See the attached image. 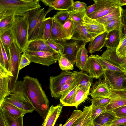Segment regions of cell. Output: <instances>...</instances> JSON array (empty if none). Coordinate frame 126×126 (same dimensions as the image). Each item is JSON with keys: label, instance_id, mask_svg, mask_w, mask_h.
Segmentation results:
<instances>
[{"label": "cell", "instance_id": "6da1fadb", "mask_svg": "<svg viewBox=\"0 0 126 126\" xmlns=\"http://www.w3.org/2000/svg\"><path fill=\"white\" fill-rule=\"evenodd\" d=\"M23 81L35 110L44 120L49 109V102L40 83L37 78L28 75L23 77Z\"/></svg>", "mask_w": 126, "mask_h": 126}, {"label": "cell", "instance_id": "7a4b0ae2", "mask_svg": "<svg viewBox=\"0 0 126 126\" xmlns=\"http://www.w3.org/2000/svg\"><path fill=\"white\" fill-rule=\"evenodd\" d=\"M39 0H0V20L10 16H22L41 8Z\"/></svg>", "mask_w": 126, "mask_h": 126}, {"label": "cell", "instance_id": "3957f363", "mask_svg": "<svg viewBox=\"0 0 126 126\" xmlns=\"http://www.w3.org/2000/svg\"><path fill=\"white\" fill-rule=\"evenodd\" d=\"M53 9L50 8L46 10L45 8H39L26 14L29 22L28 42L36 40H43L46 17Z\"/></svg>", "mask_w": 126, "mask_h": 126}, {"label": "cell", "instance_id": "277c9868", "mask_svg": "<svg viewBox=\"0 0 126 126\" xmlns=\"http://www.w3.org/2000/svg\"><path fill=\"white\" fill-rule=\"evenodd\" d=\"M4 101L10 103L22 110L26 113L32 112L35 110L28 95L24 82L18 80L9 95Z\"/></svg>", "mask_w": 126, "mask_h": 126}, {"label": "cell", "instance_id": "5b68a950", "mask_svg": "<svg viewBox=\"0 0 126 126\" xmlns=\"http://www.w3.org/2000/svg\"><path fill=\"white\" fill-rule=\"evenodd\" d=\"M29 22L26 15L14 16L10 29L16 43L21 53L23 52L28 43Z\"/></svg>", "mask_w": 126, "mask_h": 126}, {"label": "cell", "instance_id": "8992f818", "mask_svg": "<svg viewBox=\"0 0 126 126\" xmlns=\"http://www.w3.org/2000/svg\"><path fill=\"white\" fill-rule=\"evenodd\" d=\"M21 53L18 46L13 42L8 51L9 67L8 71L11 76L9 82L10 91L13 89L18 81Z\"/></svg>", "mask_w": 126, "mask_h": 126}, {"label": "cell", "instance_id": "52a82bcc", "mask_svg": "<svg viewBox=\"0 0 126 126\" xmlns=\"http://www.w3.org/2000/svg\"><path fill=\"white\" fill-rule=\"evenodd\" d=\"M23 53L31 62L49 66L59 59L61 54L43 51H31L25 49Z\"/></svg>", "mask_w": 126, "mask_h": 126}, {"label": "cell", "instance_id": "ba28073f", "mask_svg": "<svg viewBox=\"0 0 126 126\" xmlns=\"http://www.w3.org/2000/svg\"><path fill=\"white\" fill-rule=\"evenodd\" d=\"M75 72L64 71L59 75L50 76L49 79V89L51 96L55 98H59V93L63 86L74 75Z\"/></svg>", "mask_w": 126, "mask_h": 126}, {"label": "cell", "instance_id": "9c48e42d", "mask_svg": "<svg viewBox=\"0 0 126 126\" xmlns=\"http://www.w3.org/2000/svg\"><path fill=\"white\" fill-rule=\"evenodd\" d=\"M103 75L104 80L110 90L124 91L123 84L126 81V74L124 72L107 70Z\"/></svg>", "mask_w": 126, "mask_h": 126}, {"label": "cell", "instance_id": "30bf717a", "mask_svg": "<svg viewBox=\"0 0 126 126\" xmlns=\"http://www.w3.org/2000/svg\"><path fill=\"white\" fill-rule=\"evenodd\" d=\"M96 3L94 12L88 16L94 19L101 17L111 13L118 7V0H93Z\"/></svg>", "mask_w": 126, "mask_h": 126}, {"label": "cell", "instance_id": "8fae6325", "mask_svg": "<svg viewBox=\"0 0 126 126\" xmlns=\"http://www.w3.org/2000/svg\"><path fill=\"white\" fill-rule=\"evenodd\" d=\"M88 73L93 78L98 79L104 75L105 71L95 55L92 54L88 58L83 71Z\"/></svg>", "mask_w": 126, "mask_h": 126}, {"label": "cell", "instance_id": "7c38bea8", "mask_svg": "<svg viewBox=\"0 0 126 126\" xmlns=\"http://www.w3.org/2000/svg\"><path fill=\"white\" fill-rule=\"evenodd\" d=\"M82 24L94 38L106 31L103 24L98 22L95 19L89 17L86 14Z\"/></svg>", "mask_w": 126, "mask_h": 126}, {"label": "cell", "instance_id": "4fadbf2b", "mask_svg": "<svg viewBox=\"0 0 126 126\" xmlns=\"http://www.w3.org/2000/svg\"><path fill=\"white\" fill-rule=\"evenodd\" d=\"M11 77L9 72L0 65V106L10 93L9 82Z\"/></svg>", "mask_w": 126, "mask_h": 126}, {"label": "cell", "instance_id": "5bb4252c", "mask_svg": "<svg viewBox=\"0 0 126 126\" xmlns=\"http://www.w3.org/2000/svg\"><path fill=\"white\" fill-rule=\"evenodd\" d=\"M110 90L111 93L109 97L111 100L105 107L106 110H112L117 108L126 105V94L124 91Z\"/></svg>", "mask_w": 126, "mask_h": 126}, {"label": "cell", "instance_id": "9a60e30c", "mask_svg": "<svg viewBox=\"0 0 126 126\" xmlns=\"http://www.w3.org/2000/svg\"><path fill=\"white\" fill-rule=\"evenodd\" d=\"M90 87H81L79 85L73 95L68 101L65 106L75 107L77 108L87 98L89 93Z\"/></svg>", "mask_w": 126, "mask_h": 126}, {"label": "cell", "instance_id": "2e32d148", "mask_svg": "<svg viewBox=\"0 0 126 126\" xmlns=\"http://www.w3.org/2000/svg\"><path fill=\"white\" fill-rule=\"evenodd\" d=\"M90 95L92 98L109 97L111 92L104 80H99L94 85Z\"/></svg>", "mask_w": 126, "mask_h": 126}, {"label": "cell", "instance_id": "e0dca14e", "mask_svg": "<svg viewBox=\"0 0 126 126\" xmlns=\"http://www.w3.org/2000/svg\"><path fill=\"white\" fill-rule=\"evenodd\" d=\"M80 41L73 40L68 43L65 42L62 45L64 47V53L65 56L74 65L77 52L82 44Z\"/></svg>", "mask_w": 126, "mask_h": 126}, {"label": "cell", "instance_id": "ac0fdd59", "mask_svg": "<svg viewBox=\"0 0 126 126\" xmlns=\"http://www.w3.org/2000/svg\"><path fill=\"white\" fill-rule=\"evenodd\" d=\"M46 6L55 10L68 11L72 8L74 1L73 0H41Z\"/></svg>", "mask_w": 126, "mask_h": 126}, {"label": "cell", "instance_id": "d6986e66", "mask_svg": "<svg viewBox=\"0 0 126 126\" xmlns=\"http://www.w3.org/2000/svg\"><path fill=\"white\" fill-rule=\"evenodd\" d=\"M63 106L60 104L55 106H51L43 123L42 126H54L61 114Z\"/></svg>", "mask_w": 126, "mask_h": 126}, {"label": "cell", "instance_id": "ffe728a7", "mask_svg": "<svg viewBox=\"0 0 126 126\" xmlns=\"http://www.w3.org/2000/svg\"><path fill=\"white\" fill-rule=\"evenodd\" d=\"M25 49L31 51L57 52L49 46L43 39L36 40L29 42Z\"/></svg>", "mask_w": 126, "mask_h": 126}, {"label": "cell", "instance_id": "44dd1931", "mask_svg": "<svg viewBox=\"0 0 126 126\" xmlns=\"http://www.w3.org/2000/svg\"><path fill=\"white\" fill-rule=\"evenodd\" d=\"M116 48H107L101 56L113 64L118 66L120 65H126V56L119 58L116 54Z\"/></svg>", "mask_w": 126, "mask_h": 126}, {"label": "cell", "instance_id": "7402d4cb", "mask_svg": "<svg viewBox=\"0 0 126 126\" xmlns=\"http://www.w3.org/2000/svg\"><path fill=\"white\" fill-rule=\"evenodd\" d=\"M53 19L51 33V39L62 44L67 40L62 26Z\"/></svg>", "mask_w": 126, "mask_h": 126}, {"label": "cell", "instance_id": "603a6c76", "mask_svg": "<svg viewBox=\"0 0 126 126\" xmlns=\"http://www.w3.org/2000/svg\"><path fill=\"white\" fill-rule=\"evenodd\" d=\"M108 33V32L106 31L90 42L88 48L89 53L91 54L96 51H99L104 47Z\"/></svg>", "mask_w": 126, "mask_h": 126}, {"label": "cell", "instance_id": "cb8c5ba5", "mask_svg": "<svg viewBox=\"0 0 126 126\" xmlns=\"http://www.w3.org/2000/svg\"><path fill=\"white\" fill-rule=\"evenodd\" d=\"M87 43L83 42L77 51L75 59V65L79 69L83 71L88 58L87 51L85 47Z\"/></svg>", "mask_w": 126, "mask_h": 126}, {"label": "cell", "instance_id": "d4e9b609", "mask_svg": "<svg viewBox=\"0 0 126 126\" xmlns=\"http://www.w3.org/2000/svg\"><path fill=\"white\" fill-rule=\"evenodd\" d=\"M93 39L82 24H78L71 39L88 43L90 42Z\"/></svg>", "mask_w": 126, "mask_h": 126}, {"label": "cell", "instance_id": "484cf974", "mask_svg": "<svg viewBox=\"0 0 126 126\" xmlns=\"http://www.w3.org/2000/svg\"><path fill=\"white\" fill-rule=\"evenodd\" d=\"M116 117L112 110H106L94 120L93 121L105 126H111L112 122Z\"/></svg>", "mask_w": 126, "mask_h": 126}, {"label": "cell", "instance_id": "4316f807", "mask_svg": "<svg viewBox=\"0 0 126 126\" xmlns=\"http://www.w3.org/2000/svg\"><path fill=\"white\" fill-rule=\"evenodd\" d=\"M120 42L119 30H114L108 32L104 47L117 48Z\"/></svg>", "mask_w": 126, "mask_h": 126}, {"label": "cell", "instance_id": "83f0119b", "mask_svg": "<svg viewBox=\"0 0 126 126\" xmlns=\"http://www.w3.org/2000/svg\"><path fill=\"white\" fill-rule=\"evenodd\" d=\"M2 111L6 126H24L23 119L25 114L14 116L5 111Z\"/></svg>", "mask_w": 126, "mask_h": 126}, {"label": "cell", "instance_id": "f1b7e54d", "mask_svg": "<svg viewBox=\"0 0 126 126\" xmlns=\"http://www.w3.org/2000/svg\"><path fill=\"white\" fill-rule=\"evenodd\" d=\"M122 8L119 6L111 13L101 17L95 19L98 22L104 24L121 17Z\"/></svg>", "mask_w": 126, "mask_h": 126}, {"label": "cell", "instance_id": "f546056e", "mask_svg": "<svg viewBox=\"0 0 126 126\" xmlns=\"http://www.w3.org/2000/svg\"><path fill=\"white\" fill-rule=\"evenodd\" d=\"M0 108L2 110L14 116H18L26 114L23 111L15 106L4 101L0 106Z\"/></svg>", "mask_w": 126, "mask_h": 126}, {"label": "cell", "instance_id": "4dcf8cb0", "mask_svg": "<svg viewBox=\"0 0 126 126\" xmlns=\"http://www.w3.org/2000/svg\"><path fill=\"white\" fill-rule=\"evenodd\" d=\"M78 25L70 17L63 25V28L67 40L71 39Z\"/></svg>", "mask_w": 126, "mask_h": 126}, {"label": "cell", "instance_id": "1f68e13d", "mask_svg": "<svg viewBox=\"0 0 126 126\" xmlns=\"http://www.w3.org/2000/svg\"><path fill=\"white\" fill-rule=\"evenodd\" d=\"M95 56L101 64L104 71L109 70L124 72L122 69L119 67L113 64L101 56L96 55H95Z\"/></svg>", "mask_w": 126, "mask_h": 126}, {"label": "cell", "instance_id": "d6a6232c", "mask_svg": "<svg viewBox=\"0 0 126 126\" xmlns=\"http://www.w3.org/2000/svg\"><path fill=\"white\" fill-rule=\"evenodd\" d=\"M0 40L5 50L8 53L12 43L14 41L13 35L10 29L0 35Z\"/></svg>", "mask_w": 126, "mask_h": 126}, {"label": "cell", "instance_id": "836d02e7", "mask_svg": "<svg viewBox=\"0 0 126 126\" xmlns=\"http://www.w3.org/2000/svg\"><path fill=\"white\" fill-rule=\"evenodd\" d=\"M91 105L89 106H85L83 109L81 115L76 121L75 126H82L84 123L91 117Z\"/></svg>", "mask_w": 126, "mask_h": 126}, {"label": "cell", "instance_id": "e575fe53", "mask_svg": "<svg viewBox=\"0 0 126 126\" xmlns=\"http://www.w3.org/2000/svg\"><path fill=\"white\" fill-rule=\"evenodd\" d=\"M121 24L119 31L120 38L119 44L126 37V9H122L121 13Z\"/></svg>", "mask_w": 126, "mask_h": 126}, {"label": "cell", "instance_id": "d590c367", "mask_svg": "<svg viewBox=\"0 0 126 126\" xmlns=\"http://www.w3.org/2000/svg\"><path fill=\"white\" fill-rule=\"evenodd\" d=\"M14 17V16H10L0 20V35L10 29Z\"/></svg>", "mask_w": 126, "mask_h": 126}, {"label": "cell", "instance_id": "8d00e7d4", "mask_svg": "<svg viewBox=\"0 0 126 126\" xmlns=\"http://www.w3.org/2000/svg\"><path fill=\"white\" fill-rule=\"evenodd\" d=\"M0 65L8 71L9 67L8 53L6 51L0 41Z\"/></svg>", "mask_w": 126, "mask_h": 126}, {"label": "cell", "instance_id": "74e56055", "mask_svg": "<svg viewBox=\"0 0 126 126\" xmlns=\"http://www.w3.org/2000/svg\"><path fill=\"white\" fill-rule=\"evenodd\" d=\"M60 69L64 71H68L73 70L74 65L65 56L64 54H61L59 59L58 61Z\"/></svg>", "mask_w": 126, "mask_h": 126}, {"label": "cell", "instance_id": "f35d334b", "mask_svg": "<svg viewBox=\"0 0 126 126\" xmlns=\"http://www.w3.org/2000/svg\"><path fill=\"white\" fill-rule=\"evenodd\" d=\"M68 12L71 19L78 24H82L83 19L86 14V10L81 12L69 10Z\"/></svg>", "mask_w": 126, "mask_h": 126}, {"label": "cell", "instance_id": "ab89813d", "mask_svg": "<svg viewBox=\"0 0 126 126\" xmlns=\"http://www.w3.org/2000/svg\"><path fill=\"white\" fill-rule=\"evenodd\" d=\"M53 21L52 17L46 18L43 35V40L45 41L48 39H51V33Z\"/></svg>", "mask_w": 126, "mask_h": 126}, {"label": "cell", "instance_id": "60d3db41", "mask_svg": "<svg viewBox=\"0 0 126 126\" xmlns=\"http://www.w3.org/2000/svg\"><path fill=\"white\" fill-rule=\"evenodd\" d=\"M68 11H60L57 12L52 17L63 26L70 17Z\"/></svg>", "mask_w": 126, "mask_h": 126}, {"label": "cell", "instance_id": "b9f144b4", "mask_svg": "<svg viewBox=\"0 0 126 126\" xmlns=\"http://www.w3.org/2000/svg\"><path fill=\"white\" fill-rule=\"evenodd\" d=\"M121 23V17L103 24L106 31L108 32L114 30H119Z\"/></svg>", "mask_w": 126, "mask_h": 126}, {"label": "cell", "instance_id": "7bdbcfd3", "mask_svg": "<svg viewBox=\"0 0 126 126\" xmlns=\"http://www.w3.org/2000/svg\"><path fill=\"white\" fill-rule=\"evenodd\" d=\"M45 41L49 46L55 51L61 54H63L64 47L62 44L50 39H48Z\"/></svg>", "mask_w": 126, "mask_h": 126}, {"label": "cell", "instance_id": "ee69618b", "mask_svg": "<svg viewBox=\"0 0 126 126\" xmlns=\"http://www.w3.org/2000/svg\"><path fill=\"white\" fill-rule=\"evenodd\" d=\"M93 78L83 72L79 81V86L86 88L90 87Z\"/></svg>", "mask_w": 126, "mask_h": 126}, {"label": "cell", "instance_id": "f6af8a7d", "mask_svg": "<svg viewBox=\"0 0 126 126\" xmlns=\"http://www.w3.org/2000/svg\"><path fill=\"white\" fill-rule=\"evenodd\" d=\"M82 111L80 110H74L72 114L63 126H71L81 115Z\"/></svg>", "mask_w": 126, "mask_h": 126}, {"label": "cell", "instance_id": "bcb514c9", "mask_svg": "<svg viewBox=\"0 0 126 126\" xmlns=\"http://www.w3.org/2000/svg\"><path fill=\"white\" fill-rule=\"evenodd\" d=\"M110 100V99L109 97L92 98L91 100V105L92 107H106L109 103Z\"/></svg>", "mask_w": 126, "mask_h": 126}, {"label": "cell", "instance_id": "7dc6e473", "mask_svg": "<svg viewBox=\"0 0 126 126\" xmlns=\"http://www.w3.org/2000/svg\"><path fill=\"white\" fill-rule=\"evenodd\" d=\"M116 54L119 58L126 56V37L116 48Z\"/></svg>", "mask_w": 126, "mask_h": 126}, {"label": "cell", "instance_id": "c3c4849f", "mask_svg": "<svg viewBox=\"0 0 126 126\" xmlns=\"http://www.w3.org/2000/svg\"><path fill=\"white\" fill-rule=\"evenodd\" d=\"M106 110L105 106H92L91 114L92 118L93 120Z\"/></svg>", "mask_w": 126, "mask_h": 126}, {"label": "cell", "instance_id": "681fc988", "mask_svg": "<svg viewBox=\"0 0 126 126\" xmlns=\"http://www.w3.org/2000/svg\"><path fill=\"white\" fill-rule=\"evenodd\" d=\"M86 4L80 1H74L73 6L70 10L79 12L83 11L86 10Z\"/></svg>", "mask_w": 126, "mask_h": 126}, {"label": "cell", "instance_id": "f907efd6", "mask_svg": "<svg viewBox=\"0 0 126 126\" xmlns=\"http://www.w3.org/2000/svg\"><path fill=\"white\" fill-rule=\"evenodd\" d=\"M112 111L117 118L126 117V105L113 109Z\"/></svg>", "mask_w": 126, "mask_h": 126}, {"label": "cell", "instance_id": "816d5d0a", "mask_svg": "<svg viewBox=\"0 0 126 126\" xmlns=\"http://www.w3.org/2000/svg\"><path fill=\"white\" fill-rule=\"evenodd\" d=\"M31 62L23 53L21 55L19 63V71L22 69L25 66L30 64Z\"/></svg>", "mask_w": 126, "mask_h": 126}, {"label": "cell", "instance_id": "f5cc1de1", "mask_svg": "<svg viewBox=\"0 0 126 126\" xmlns=\"http://www.w3.org/2000/svg\"><path fill=\"white\" fill-rule=\"evenodd\" d=\"M126 123V117L116 118L112 122L111 126H117Z\"/></svg>", "mask_w": 126, "mask_h": 126}, {"label": "cell", "instance_id": "db71d44e", "mask_svg": "<svg viewBox=\"0 0 126 126\" xmlns=\"http://www.w3.org/2000/svg\"><path fill=\"white\" fill-rule=\"evenodd\" d=\"M94 1V4L87 7L86 8V14L88 16L93 13L96 8V3L95 1Z\"/></svg>", "mask_w": 126, "mask_h": 126}, {"label": "cell", "instance_id": "11a10c76", "mask_svg": "<svg viewBox=\"0 0 126 126\" xmlns=\"http://www.w3.org/2000/svg\"><path fill=\"white\" fill-rule=\"evenodd\" d=\"M0 126H6L3 112L0 108Z\"/></svg>", "mask_w": 126, "mask_h": 126}, {"label": "cell", "instance_id": "9f6ffc18", "mask_svg": "<svg viewBox=\"0 0 126 126\" xmlns=\"http://www.w3.org/2000/svg\"><path fill=\"white\" fill-rule=\"evenodd\" d=\"M118 6L122 7L126 5V0H118Z\"/></svg>", "mask_w": 126, "mask_h": 126}, {"label": "cell", "instance_id": "6f0895ef", "mask_svg": "<svg viewBox=\"0 0 126 126\" xmlns=\"http://www.w3.org/2000/svg\"><path fill=\"white\" fill-rule=\"evenodd\" d=\"M123 86L124 89V91L126 94V81L123 83Z\"/></svg>", "mask_w": 126, "mask_h": 126}, {"label": "cell", "instance_id": "680465c9", "mask_svg": "<svg viewBox=\"0 0 126 126\" xmlns=\"http://www.w3.org/2000/svg\"><path fill=\"white\" fill-rule=\"evenodd\" d=\"M121 69H123L126 70V65H120L119 66Z\"/></svg>", "mask_w": 126, "mask_h": 126}, {"label": "cell", "instance_id": "91938a15", "mask_svg": "<svg viewBox=\"0 0 126 126\" xmlns=\"http://www.w3.org/2000/svg\"><path fill=\"white\" fill-rule=\"evenodd\" d=\"M94 126H105L100 125L97 124L94 122Z\"/></svg>", "mask_w": 126, "mask_h": 126}, {"label": "cell", "instance_id": "94428289", "mask_svg": "<svg viewBox=\"0 0 126 126\" xmlns=\"http://www.w3.org/2000/svg\"><path fill=\"white\" fill-rule=\"evenodd\" d=\"M117 126H126V123L124 124Z\"/></svg>", "mask_w": 126, "mask_h": 126}, {"label": "cell", "instance_id": "6125c7cd", "mask_svg": "<svg viewBox=\"0 0 126 126\" xmlns=\"http://www.w3.org/2000/svg\"><path fill=\"white\" fill-rule=\"evenodd\" d=\"M123 70V71L126 74V70L123 69H122Z\"/></svg>", "mask_w": 126, "mask_h": 126}, {"label": "cell", "instance_id": "be15d7a7", "mask_svg": "<svg viewBox=\"0 0 126 126\" xmlns=\"http://www.w3.org/2000/svg\"><path fill=\"white\" fill-rule=\"evenodd\" d=\"M75 123L72 125L71 126H75Z\"/></svg>", "mask_w": 126, "mask_h": 126}]
</instances>
